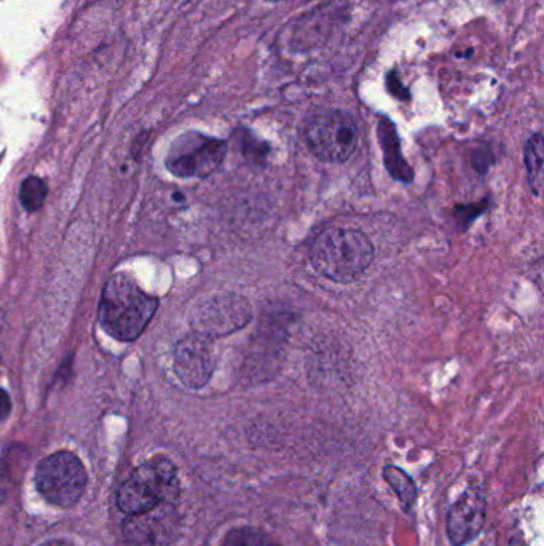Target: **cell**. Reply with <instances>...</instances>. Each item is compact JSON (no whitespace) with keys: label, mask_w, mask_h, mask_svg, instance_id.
<instances>
[{"label":"cell","mask_w":544,"mask_h":546,"mask_svg":"<svg viewBox=\"0 0 544 546\" xmlns=\"http://www.w3.org/2000/svg\"><path fill=\"white\" fill-rule=\"evenodd\" d=\"M157 307V297L147 294L127 273H117L104 286L99 321L114 339L135 341L146 331Z\"/></svg>","instance_id":"1"},{"label":"cell","mask_w":544,"mask_h":546,"mask_svg":"<svg viewBox=\"0 0 544 546\" xmlns=\"http://www.w3.org/2000/svg\"><path fill=\"white\" fill-rule=\"evenodd\" d=\"M374 256L371 238L361 230L343 227L324 230L310 248L313 269L342 285L361 277L371 266Z\"/></svg>","instance_id":"2"},{"label":"cell","mask_w":544,"mask_h":546,"mask_svg":"<svg viewBox=\"0 0 544 546\" xmlns=\"http://www.w3.org/2000/svg\"><path fill=\"white\" fill-rule=\"evenodd\" d=\"M181 481L174 463L165 457L149 460L136 468L117 494L120 510L127 515H138L163 505L178 503Z\"/></svg>","instance_id":"3"},{"label":"cell","mask_w":544,"mask_h":546,"mask_svg":"<svg viewBox=\"0 0 544 546\" xmlns=\"http://www.w3.org/2000/svg\"><path fill=\"white\" fill-rule=\"evenodd\" d=\"M302 136L316 159L328 163H343L355 154L359 130L353 115L348 112L321 109L308 115Z\"/></svg>","instance_id":"4"},{"label":"cell","mask_w":544,"mask_h":546,"mask_svg":"<svg viewBox=\"0 0 544 546\" xmlns=\"http://www.w3.org/2000/svg\"><path fill=\"white\" fill-rule=\"evenodd\" d=\"M36 484L48 502L56 507L71 508L85 494L87 470L82 460L72 452H55L37 465Z\"/></svg>","instance_id":"5"},{"label":"cell","mask_w":544,"mask_h":546,"mask_svg":"<svg viewBox=\"0 0 544 546\" xmlns=\"http://www.w3.org/2000/svg\"><path fill=\"white\" fill-rule=\"evenodd\" d=\"M227 152L222 139L189 133L171 147L166 168L178 178H206L221 167Z\"/></svg>","instance_id":"6"},{"label":"cell","mask_w":544,"mask_h":546,"mask_svg":"<svg viewBox=\"0 0 544 546\" xmlns=\"http://www.w3.org/2000/svg\"><path fill=\"white\" fill-rule=\"evenodd\" d=\"M253 318V307L246 297L225 293L203 302L195 312V333L222 337L237 333Z\"/></svg>","instance_id":"7"},{"label":"cell","mask_w":544,"mask_h":546,"mask_svg":"<svg viewBox=\"0 0 544 546\" xmlns=\"http://www.w3.org/2000/svg\"><path fill=\"white\" fill-rule=\"evenodd\" d=\"M176 503H163L152 510L131 515L123 526L125 539L131 546H170L179 534Z\"/></svg>","instance_id":"8"},{"label":"cell","mask_w":544,"mask_h":546,"mask_svg":"<svg viewBox=\"0 0 544 546\" xmlns=\"http://www.w3.org/2000/svg\"><path fill=\"white\" fill-rule=\"evenodd\" d=\"M174 372L186 387L194 390L205 387L214 372L211 339L195 333L178 342L174 350Z\"/></svg>","instance_id":"9"},{"label":"cell","mask_w":544,"mask_h":546,"mask_svg":"<svg viewBox=\"0 0 544 546\" xmlns=\"http://www.w3.org/2000/svg\"><path fill=\"white\" fill-rule=\"evenodd\" d=\"M487 518V502L482 492L473 487L450 507L447 515V539L452 546H465L481 534Z\"/></svg>","instance_id":"10"},{"label":"cell","mask_w":544,"mask_h":546,"mask_svg":"<svg viewBox=\"0 0 544 546\" xmlns=\"http://www.w3.org/2000/svg\"><path fill=\"white\" fill-rule=\"evenodd\" d=\"M377 136H379L380 146H382L383 163H385L391 178L404 182V184L414 181V171L404 159L403 151H401V139H399L395 123L382 115L379 125H377Z\"/></svg>","instance_id":"11"},{"label":"cell","mask_w":544,"mask_h":546,"mask_svg":"<svg viewBox=\"0 0 544 546\" xmlns=\"http://www.w3.org/2000/svg\"><path fill=\"white\" fill-rule=\"evenodd\" d=\"M544 141L541 133L530 136L524 147V163L529 176L530 189L535 197H540L543 189Z\"/></svg>","instance_id":"12"},{"label":"cell","mask_w":544,"mask_h":546,"mask_svg":"<svg viewBox=\"0 0 544 546\" xmlns=\"http://www.w3.org/2000/svg\"><path fill=\"white\" fill-rule=\"evenodd\" d=\"M383 478L387 481L391 491L395 492L399 502L406 508V511L412 510L417 502L418 491L414 479L407 475L406 471L396 467V465H387L383 468Z\"/></svg>","instance_id":"13"},{"label":"cell","mask_w":544,"mask_h":546,"mask_svg":"<svg viewBox=\"0 0 544 546\" xmlns=\"http://www.w3.org/2000/svg\"><path fill=\"white\" fill-rule=\"evenodd\" d=\"M221 546H281L267 532L257 527L243 526L233 527L224 539Z\"/></svg>","instance_id":"14"},{"label":"cell","mask_w":544,"mask_h":546,"mask_svg":"<svg viewBox=\"0 0 544 546\" xmlns=\"http://www.w3.org/2000/svg\"><path fill=\"white\" fill-rule=\"evenodd\" d=\"M47 184L36 176L24 179L20 189V202L26 211H37L44 206L47 200Z\"/></svg>","instance_id":"15"},{"label":"cell","mask_w":544,"mask_h":546,"mask_svg":"<svg viewBox=\"0 0 544 546\" xmlns=\"http://www.w3.org/2000/svg\"><path fill=\"white\" fill-rule=\"evenodd\" d=\"M241 149L249 160H259V162H264L269 154V146L254 138L249 131H245V135L241 138Z\"/></svg>","instance_id":"16"},{"label":"cell","mask_w":544,"mask_h":546,"mask_svg":"<svg viewBox=\"0 0 544 546\" xmlns=\"http://www.w3.org/2000/svg\"><path fill=\"white\" fill-rule=\"evenodd\" d=\"M387 88L390 91V95L395 96V98L401 99V101H409L410 93L406 87H404L403 82L399 79L398 72L390 71L387 74Z\"/></svg>","instance_id":"17"},{"label":"cell","mask_w":544,"mask_h":546,"mask_svg":"<svg viewBox=\"0 0 544 546\" xmlns=\"http://www.w3.org/2000/svg\"><path fill=\"white\" fill-rule=\"evenodd\" d=\"M484 203H476V205L457 206L455 213L458 214V221L462 224H470L476 216L484 213Z\"/></svg>","instance_id":"18"},{"label":"cell","mask_w":544,"mask_h":546,"mask_svg":"<svg viewBox=\"0 0 544 546\" xmlns=\"http://www.w3.org/2000/svg\"><path fill=\"white\" fill-rule=\"evenodd\" d=\"M8 409H10V403H8V396L5 395V392L0 390V419L7 414Z\"/></svg>","instance_id":"19"},{"label":"cell","mask_w":544,"mask_h":546,"mask_svg":"<svg viewBox=\"0 0 544 546\" xmlns=\"http://www.w3.org/2000/svg\"><path fill=\"white\" fill-rule=\"evenodd\" d=\"M40 546H75L74 543L68 542V540H48V542L42 543Z\"/></svg>","instance_id":"20"},{"label":"cell","mask_w":544,"mask_h":546,"mask_svg":"<svg viewBox=\"0 0 544 546\" xmlns=\"http://www.w3.org/2000/svg\"><path fill=\"white\" fill-rule=\"evenodd\" d=\"M509 546H529V545H527V542H525V540L522 539L521 535H514L513 539H511V542H509Z\"/></svg>","instance_id":"21"},{"label":"cell","mask_w":544,"mask_h":546,"mask_svg":"<svg viewBox=\"0 0 544 546\" xmlns=\"http://www.w3.org/2000/svg\"><path fill=\"white\" fill-rule=\"evenodd\" d=\"M269 2H283V0H269Z\"/></svg>","instance_id":"22"}]
</instances>
